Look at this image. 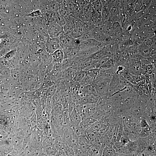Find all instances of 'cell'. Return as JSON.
<instances>
[{
  "label": "cell",
  "instance_id": "6da1fadb",
  "mask_svg": "<svg viewBox=\"0 0 156 156\" xmlns=\"http://www.w3.org/2000/svg\"><path fill=\"white\" fill-rule=\"evenodd\" d=\"M104 45L94 38L81 42L77 47V56L88 57L101 49Z\"/></svg>",
  "mask_w": 156,
  "mask_h": 156
},
{
  "label": "cell",
  "instance_id": "7a4b0ae2",
  "mask_svg": "<svg viewBox=\"0 0 156 156\" xmlns=\"http://www.w3.org/2000/svg\"><path fill=\"white\" fill-rule=\"evenodd\" d=\"M110 80L102 78L99 76L93 79L92 84L94 87L98 95H105L108 94Z\"/></svg>",
  "mask_w": 156,
  "mask_h": 156
},
{
  "label": "cell",
  "instance_id": "3957f363",
  "mask_svg": "<svg viewBox=\"0 0 156 156\" xmlns=\"http://www.w3.org/2000/svg\"><path fill=\"white\" fill-rule=\"evenodd\" d=\"M75 105L76 108L82 120L91 116L97 107L96 104H77Z\"/></svg>",
  "mask_w": 156,
  "mask_h": 156
},
{
  "label": "cell",
  "instance_id": "277c9868",
  "mask_svg": "<svg viewBox=\"0 0 156 156\" xmlns=\"http://www.w3.org/2000/svg\"><path fill=\"white\" fill-rule=\"evenodd\" d=\"M45 49L49 53L51 54L56 50L61 49L58 38H49L45 42Z\"/></svg>",
  "mask_w": 156,
  "mask_h": 156
},
{
  "label": "cell",
  "instance_id": "5b68a950",
  "mask_svg": "<svg viewBox=\"0 0 156 156\" xmlns=\"http://www.w3.org/2000/svg\"><path fill=\"white\" fill-rule=\"evenodd\" d=\"M63 31V27L55 23L49 27L47 33L49 38H55L59 37Z\"/></svg>",
  "mask_w": 156,
  "mask_h": 156
},
{
  "label": "cell",
  "instance_id": "8992f818",
  "mask_svg": "<svg viewBox=\"0 0 156 156\" xmlns=\"http://www.w3.org/2000/svg\"><path fill=\"white\" fill-rule=\"evenodd\" d=\"M100 96L93 94H87L81 96L78 104H96Z\"/></svg>",
  "mask_w": 156,
  "mask_h": 156
},
{
  "label": "cell",
  "instance_id": "52a82bcc",
  "mask_svg": "<svg viewBox=\"0 0 156 156\" xmlns=\"http://www.w3.org/2000/svg\"><path fill=\"white\" fill-rule=\"evenodd\" d=\"M120 85L119 74H115L113 76L109 83L108 94L116 92L117 89Z\"/></svg>",
  "mask_w": 156,
  "mask_h": 156
},
{
  "label": "cell",
  "instance_id": "ba28073f",
  "mask_svg": "<svg viewBox=\"0 0 156 156\" xmlns=\"http://www.w3.org/2000/svg\"><path fill=\"white\" fill-rule=\"evenodd\" d=\"M69 114L70 125L71 127L80 124L82 120V119L77 110L75 106L73 110Z\"/></svg>",
  "mask_w": 156,
  "mask_h": 156
},
{
  "label": "cell",
  "instance_id": "9c48e42d",
  "mask_svg": "<svg viewBox=\"0 0 156 156\" xmlns=\"http://www.w3.org/2000/svg\"><path fill=\"white\" fill-rule=\"evenodd\" d=\"M116 68L115 67L108 69H100L99 76L103 78L110 80L113 76L116 74Z\"/></svg>",
  "mask_w": 156,
  "mask_h": 156
},
{
  "label": "cell",
  "instance_id": "30bf717a",
  "mask_svg": "<svg viewBox=\"0 0 156 156\" xmlns=\"http://www.w3.org/2000/svg\"><path fill=\"white\" fill-rule=\"evenodd\" d=\"M51 54L52 62L54 64H61L64 59V53L62 49H58Z\"/></svg>",
  "mask_w": 156,
  "mask_h": 156
},
{
  "label": "cell",
  "instance_id": "8fae6325",
  "mask_svg": "<svg viewBox=\"0 0 156 156\" xmlns=\"http://www.w3.org/2000/svg\"><path fill=\"white\" fill-rule=\"evenodd\" d=\"M96 120L91 116L87 117L82 120L80 123L83 133Z\"/></svg>",
  "mask_w": 156,
  "mask_h": 156
},
{
  "label": "cell",
  "instance_id": "7c38bea8",
  "mask_svg": "<svg viewBox=\"0 0 156 156\" xmlns=\"http://www.w3.org/2000/svg\"><path fill=\"white\" fill-rule=\"evenodd\" d=\"M17 50L14 48L8 51L1 58V60L3 62L10 60L15 56Z\"/></svg>",
  "mask_w": 156,
  "mask_h": 156
},
{
  "label": "cell",
  "instance_id": "4fadbf2b",
  "mask_svg": "<svg viewBox=\"0 0 156 156\" xmlns=\"http://www.w3.org/2000/svg\"><path fill=\"white\" fill-rule=\"evenodd\" d=\"M70 126V116L68 109H64L63 118L62 126L63 127Z\"/></svg>",
  "mask_w": 156,
  "mask_h": 156
},
{
  "label": "cell",
  "instance_id": "5bb4252c",
  "mask_svg": "<svg viewBox=\"0 0 156 156\" xmlns=\"http://www.w3.org/2000/svg\"><path fill=\"white\" fill-rule=\"evenodd\" d=\"M93 79L86 73L84 77L79 82V83L80 86H84L92 84Z\"/></svg>",
  "mask_w": 156,
  "mask_h": 156
},
{
  "label": "cell",
  "instance_id": "9a60e30c",
  "mask_svg": "<svg viewBox=\"0 0 156 156\" xmlns=\"http://www.w3.org/2000/svg\"><path fill=\"white\" fill-rule=\"evenodd\" d=\"M115 67L114 62L112 58H110L106 60L100 69H108Z\"/></svg>",
  "mask_w": 156,
  "mask_h": 156
},
{
  "label": "cell",
  "instance_id": "2e32d148",
  "mask_svg": "<svg viewBox=\"0 0 156 156\" xmlns=\"http://www.w3.org/2000/svg\"><path fill=\"white\" fill-rule=\"evenodd\" d=\"M99 68H94L85 70L86 73L93 79L99 75Z\"/></svg>",
  "mask_w": 156,
  "mask_h": 156
},
{
  "label": "cell",
  "instance_id": "e0dca14e",
  "mask_svg": "<svg viewBox=\"0 0 156 156\" xmlns=\"http://www.w3.org/2000/svg\"><path fill=\"white\" fill-rule=\"evenodd\" d=\"M86 74L85 70H79L77 72L72 81L79 83Z\"/></svg>",
  "mask_w": 156,
  "mask_h": 156
},
{
  "label": "cell",
  "instance_id": "ac0fdd59",
  "mask_svg": "<svg viewBox=\"0 0 156 156\" xmlns=\"http://www.w3.org/2000/svg\"><path fill=\"white\" fill-rule=\"evenodd\" d=\"M93 6L94 10L101 14L102 8L101 1H99L95 2L93 4Z\"/></svg>",
  "mask_w": 156,
  "mask_h": 156
},
{
  "label": "cell",
  "instance_id": "d6986e66",
  "mask_svg": "<svg viewBox=\"0 0 156 156\" xmlns=\"http://www.w3.org/2000/svg\"><path fill=\"white\" fill-rule=\"evenodd\" d=\"M40 14V12L39 11H37L35 12H32L31 14H30L29 16H34V15L35 16H37L39 15Z\"/></svg>",
  "mask_w": 156,
  "mask_h": 156
}]
</instances>
